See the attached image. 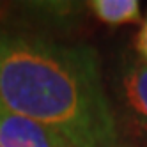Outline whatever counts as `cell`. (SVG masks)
<instances>
[{"label":"cell","instance_id":"obj_1","mask_svg":"<svg viewBox=\"0 0 147 147\" xmlns=\"http://www.w3.org/2000/svg\"><path fill=\"white\" fill-rule=\"evenodd\" d=\"M0 103L75 147H124L98 53L0 23Z\"/></svg>","mask_w":147,"mask_h":147},{"label":"cell","instance_id":"obj_2","mask_svg":"<svg viewBox=\"0 0 147 147\" xmlns=\"http://www.w3.org/2000/svg\"><path fill=\"white\" fill-rule=\"evenodd\" d=\"M0 145L2 147H75L60 131L23 117L0 103Z\"/></svg>","mask_w":147,"mask_h":147},{"label":"cell","instance_id":"obj_3","mask_svg":"<svg viewBox=\"0 0 147 147\" xmlns=\"http://www.w3.org/2000/svg\"><path fill=\"white\" fill-rule=\"evenodd\" d=\"M122 94L135 121L147 131V62L138 60L122 75Z\"/></svg>","mask_w":147,"mask_h":147},{"label":"cell","instance_id":"obj_4","mask_svg":"<svg viewBox=\"0 0 147 147\" xmlns=\"http://www.w3.org/2000/svg\"><path fill=\"white\" fill-rule=\"evenodd\" d=\"M89 7L99 22L112 27L140 22L138 0H92Z\"/></svg>","mask_w":147,"mask_h":147},{"label":"cell","instance_id":"obj_5","mask_svg":"<svg viewBox=\"0 0 147 147\" xmlns=\"http://www.w3.org/2000/svg\"><path fill=\"white\" fill-rule=\"evenodd\" d=\"M135 46H136L138 55L142 57V60L147 62V18L142 22V27H140V30H138V34H136Z\"/></svg>","mask_w":147,"mask_h":147},{"label":"cell","instance_id":"obj_6","mask_svg":"<svg viewBox=\"0 0 147 147\" xmlns=\"http://www.w3.org/2000/svg\"><path fill=\"white\" fill-rule=\"evenodd\" d=\"M0 147H2V145H0Z\"/></svg>","mask_w":147,"mask_h":147}]
</instances>
